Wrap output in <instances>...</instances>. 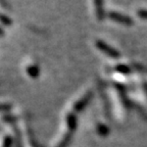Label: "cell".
Masks as SVG:
<instances>
[{"instance_id":"3957f363","label":"cell","mask_w":147,"mask_h":147,"mask_svg":"<svg viewBox=\"0 0 147 147\" xmlns=\"http://www.w3.org/2000/svg\"><path fill=\"white\" fill-rule=\"evenodd\" d=\"M91 97H92V92H88L85 96L83 97L82 99H80V100L75 104V106H74L75 110H76V111H80V110H82L83 108L87 105L88 102L91 100Z\"/></svg>"},{"instance_id":"277c9868","label":"cell","mask_w":147,"mask_h":147,"mask_svg":"<svg viewBox=\"0 0 147 147\" xmlns=\"http://www.w3.org/2000/svg\"><path fill=\"white\" fill-rule=\"evenodd\" d=\"M95 11H96L97 18L99 21H102L104 18V10H103V0H94Z\"/></svg>"},{"instance_id":"9c48e42d","label":"cell","mask_w":147,"mask_h":147,"mask_svg":"<svg viewBox=\"0 0 147 147\" xmlns=\"http://www.w3.org/2000/svg\"><path fill=\"white\" fill-rule=\"evenodd\" d=\"M137 14L141 18H143V20H147V9H140V10H138Z\"/></svg>"},{"instance_id":"30bf717a","label":"cell","mask_w":147,"mask_h":147,"mask_svg":"<svg viewBox=\"0 0 147 147\" xmlns=\"http://www.w3.org/2000/svg\"><path fill=\"white\" fill-rule=\"evenodd\" d=\"M12 144V139L11 137H5L4 143H3V147H10Z\"/></svg>"},{"instance_id":"52a82bcc","label":"cell","mask_w":147,"mask_h":147,"mask_svg":"<svg viewBox=\"0 0 147 147\" xmlns=\"http://www.w3.org/2000/svg\"><path fill=\"white\" fill-rule=\"evenodd\" d=\"M117 71H119V73H123V74H128L130 71V69H129L127 65H124V64H119V67H117Z\"/></svg>"},{"instance_id":"8992f818","label":"cell","mask_w":147,"mask_h":147,"mask_svg":"<svg viewBox=\"0 0 147 147\" xmlns=\"http://www.w3.org/2000/svg\"><path fill=\"white\" fill-rule=\"evenodd\" d=\"M27 71H28V74H29V76L32 77V78H37V77L39 76V69H38V67H36V65H31V67H29Z\"/></svg>"},{"instance_id":"7a4b0ae2","label":"cell","mask_w":147,"mask_h":147,"mask_svg":"<svg viewBox=\"0 0 147 147\" xmlns=\"http://www.w3.org/2000/svg\"><path fill=\"white\" fill-rule=\"evenodd\" d=\"M107 16L110 18V20H113V21L117 22V23H119V24H123V25H125V26L133 25V20H132L130 16L121 13V12L110 11V12H108Z\"/></svg>"},{"instance_id":"6da1fadb","label":"cell","mask_w":147,"mask_h":147,"mask_svg":"<svg viewBox=\"0 0 147 147\" xmlns=\"http://www.w3.org/2000/svg\"><path fill=\"white\" fill-rule=\"evenodd\" d=\"M95 46H96L101 52H103L104 54H106L107 56H109V57H111V58L119 57V51L115 48H113V46L108 45L107 43L102 41V40H96V41H95Z\"/></svg>"},{"instance_id":"ba28073f","label":"cell","mask_w":147,"mask_h":147,"mask_svg":"<svg viewBox=\"0 0 147 147\" xmlns=\"http://www.w3.org/2000/svg\"><path fill=\"white\" fill-rule=\"evenodd\" d=\"M1 22H2V24L3 25H5V26H10L11 25V20L8 18V16H4V14H2L1 16Z\"/></svg>"},{"instance_id":"5b68a950","label":"cell","mask_w":147,"mask_h":147,"mask_svg":"<svg viewBox=\"0 0 147 147\" xmlns=\"http://www.w3.org/2000/svg\"><path fill=\"white\" fill-rule=\"evenodd\" d=\"M67 128H69V132H75L76 130V127H77V119H76V115H73V113H69L67 117Z\"/></svg>"}]
</instances>
